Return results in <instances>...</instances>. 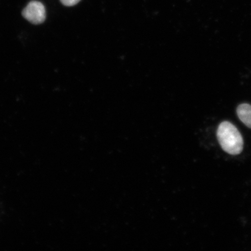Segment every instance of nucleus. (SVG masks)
<instances>
[{
  "label": "nucleus",
  "instance_id": "1",
  "mask_svg": "<svg viewBox=\"0 0 251 251\" xmlns=\"http://www.w3.org/2000/svg\"><path fill=\"white\" fill-rule=\"evenodd\" d=\"M217 137L222 149L229 154L239 155L243 151V137L237 128L230 122L224 121L219 125Z\"/></svg>",
  "mask_w": 251,
  "mask_h": 251
},
{
  "label": "nucleus",
  "instance_id": "2",
  "mask_svg": "<svg viewBox=\"0 0 251 251\" xmlns=\"http://www.w3.org/2000/svg\"><path fill=\"white\" fill-rule=\"evenodd\" d=\"M23 15L31 24H42L46 18V8L42 2L32 1L24 9Z\"/></svg>",
  "mask_w": 251,
  "mask_h": 251
},
{
  "label": "nucleus",
  "instance_id": "3",
  "mask_svg": "<svg viewBox=\"0 0 251 251\" xmlns=\"http://www.w3.org/2000/svg\"><path fill=\"white\" fill-rule=\"evenodd\" d=\"M237 114L240 120L251 128V105L249 103H242L238 105Z\"/></svg>",
  "mask_w": 251,
  "mask_h": 251
},
{
  "label": "nucleus",
  "instance_id": "4",
  "mask_svg": "<svg viewBox=\"0 0 251 251\" xmlns=\"http://www.w3.org/2000/svg\"><path fill=\"white\" fill-rule=\"evenodd\" d=\"M62 4L67 7H71L76 5L77 3L80 1V0H60Z\"/></svg>",
  "mask_w": 251,
  "mask_h": 251
}]
</instances>
